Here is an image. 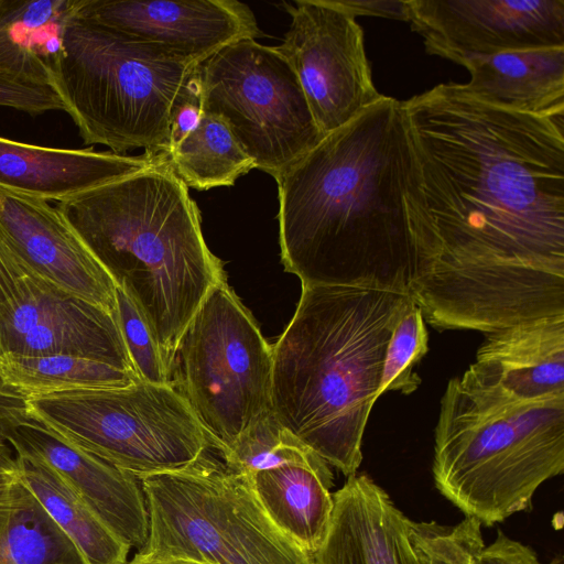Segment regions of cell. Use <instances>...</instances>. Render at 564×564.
I'll list each match as a JSON object with an SVG mask.
<instances>
[{
    "instance_id": "obj_1",
    "label": "cell",
    "mask_w": 564,
    "mask_h": 564,
    "mask_svg": "<svg viewBox=\"0 0 564 564\" xmlns=\"http://www.w3.org/2000/svg\"><path fill=\"white\" fill-rule=\"evenodd\" d=\"M402 110L426 219L410 289L424 321L490 334L564 315V112L506 109L456 83Z\"/></svg>"
},
{
    "instance_id": "obj_2",
    "label": "cell",
    "mask_w": 564,
    "mask_h": 564,
    "mask_svg": "<svg viewBox=\"0 0 564 564\" xmlns=\"http://www.w3.org/2000/svg\"><path fill=\"white\" fill-rule=\"evenodd\" d=\"M276 183L281 260L302 286L410 294L426 219L402 101L383 96Z\"/></svg>"
},
{
    "instance_id": "obj_3",
    "label": "cell",
    "mask_w": 564,
    "mask_h": 564,
    "mask_svg": "<svg viewBox=\"0 0 564 564\" xmlns=\"http://www.w3.org/2000/svg\"><path fill=\"white\" fill-rule=\"evenodd\" d=\"M410 294L382 289L302 286L272 346V411L345 476L362 462L386 348Z\"/></svg>"
},
{
    "instance_id": "obj_4",
    "label": "cell",
    "mask_w": 564,
    "mask_h": 564,
    "mask_svg": "<svg viewBox=\"0 0 564 564\" xmlns=\"http://www.w3.org/2000/svg\"><path fill=\"white\" fill-rule=\"evenodd\" d=\"M56 207L139 308L174 376L182 335L226 275L167 153Z\"/></svg>"
},
{
    "instance_id": "obj_5",
    "label": "cell",
    "mask_w": 564,
    "mask_h": 564,
    "mask_svg": "<svg viewBox=\"0 0 564 564\" xmlns=\"http://www.w3.org/2000/svg\"><path fill=\"white\" fill-rule=\"evenodd\" d=\"M564 471V393L519 398L471 369L441 398L432 473L467 518L492 527L528 510Z\"/></svg>"
},
{
    "instance_id": "obj_6",
    "label": "cell",
    "mask_w": 564,
    "mask_h": 564,
    "mask_svg": "<svg viewBox=\"0 0 564 564\" xmlns=\"http://www.w3.org/2000/svg\"><path fill=\"white\" fill-rule=\"evenodd\" d=\"M198 67L76 17L64 31L52 87L84 144L169 153L174 112L199 96Z\"/></svg>"
},
{
    "instance_id": "obj_7",
    "label": "cell",
    "mask_w": 564,
    "mask_h": 564,
    "mask_svg": "<svg viewBox=\"0 0 564 564\" xmlns=\"http://www.w3.org/2000/svg\"><path fill=\"white\" fill-rule=\"evenodd\" d=\"M205 453L185 467L138 478L149 533L132 560L314 564L313 555L271 520L251 480Z\"/></svg>"
},
{
    "instance_id": "obj_8",
    "label": "cell",
    "mask_w": 564,
    "mask_h": 564,
    "mask_svg": "<svg viewBox=\"0 0 564 564\" xmlns=\"http://www.w3.org/2000/svg\"><path fill=\"white\" fill-rule=\"evenodd\" d=\"M20 401L28 417L138 478L185 467L210 446L176 382L138 381Z\"/></svg>"
},
{
    "instance_id": "obj_9",
    "label": "cell",
    "mask_w": 564,
    "mask_h": 564,
    "mask_svg": "<svg viewBox=\"0 0 564 564\" xmlns=\"http://www.w3.org/2000/svg\"><path fill=\"white\" fill-rule=\"evenodd\" d=\"M177 362L174 381L220 454L272 410V346L226 279L186 327Z\"/></svg>"
},
{
    "instance_id": "obj_10",
    "label": "cell",
    "mask_w": 564,
    "mask_h": 564,
    "mask_svg": "<svg viewBox=\"0 0 564 564\" xmlns=\"http://www.w3.org/2000/svg\"><path fill=\"white\" fill-rule=\"evenodd\" d=\"M198 84L202 112L224 120L256 169L275 181L324 138L275 46L231 43L199 64Z\"/></svg>"
},
{
    "instance_id": "obj_11",
    "label": "cell",
    "mask_w": 564,
    "mask_h": 564,
    "mask_svg": "<svg viewBox=\"0 0 564 564\" xmlns=\"http://www.w3.org/2000/svg\"><path fill=\"white\" fill-rule=\"evenodd\" d=\"M291 24L275 46L295 72L325 137L380 100L356 18L333 0L283 3Z\"/></svg>"
},
{
    "instance_id": "obj_12",
    "label": "cell",
    "mask_w": 564,
    "mask_h": 564,
    "mask_svg": "<svg viewBox=\"0 0 564 564\" xmlns=\"http://www.w3.org/2000/svg\"><path fill=\"white\" fill-rule=\"evenodd\" d=\"M3 352L69 355L135 372L117 313L67 294L33 273L18 279L0 304Z\"/></svg>"
},
{
    "instance_id": "obj_13",
    "label": "cell",
    "mask_w": 564,
    "mask_h": 564,
    "mask_svg": "<svg viewBox=\"0 0 564 564\" xmlns=\"http://www.w3.org/2000/svg\"><path fill=\"white\" fill-rule=\"evenodd\" d=\"M429 54L477 56L564 46V0H406Z\"/></svg>"
},
{
    "instance_id": "obj_14",
    "label": "cell",
    "mask_w": 564,
    "mask_h": 564,
    "mask_svg": "<svg viewBox=\"0 0 564 564\" xmlns=\"http://www.w3.org/2000/svg\"><path fill=\"white\" fill-rule=\"evenodd\" d=\"M77 17L198 64L261 35L252 10L237 0H80Z\"/></svg>"
},
{
    "instance_id": "obj_15",
    "label": "cell",
    "mask_w": 564,
    "mask_h": 564,
    "mask_svg": "<svg viewBox=\"0 0 564 564\" xmlns=\"http://www.w3.org/2000/svg\"><path fill=\"white\" fill-rule=\"evenodd\" d=\"M0 440L15 455L43 462L130 547L148 540L149 513L137 476L82 451L28 417L21 405H0Z\"/></svg>"
},
{
    "instance_id": "obj_16",
    "label": "cell",
    "mask_w": 564,
    "mask_h": 564,
    "mask_svg": "<svg viewBox=\"0 0 564 564\" xmlns=\"http://www.w3.org/2000/svg\"><path fill=\"white\" fill-rule=\"evenodd\" d=\"M0 238L33 274L117 313V284L57 207L0 189Z\"/></svg>"
},
{
    "instance_id": "obj_17",
    "label": "cell",
    "mask_w": 564,
    "mask_h": 564,
    "mask_svg": "<svg viewBox=\"0 0 564 564\" xmlns=\"http://www.w3.org/2000/svg\"><path fill=\"white\" fill-rule=\"evenodd\" d=\"M314 564H406L410 519L367 474L347 477Z\"/></svg>"
},
{
    "instance_id": "obj_18",
    "label": "cell",
    "mask_w": 564,
    "mask_h": 564,
    "mask_svg": "<svg viewBox=\"0 0 564 564\" xmlns=\"http://www.w3.org/2000/svg\"><path fill=\"white\" fill-rule=\"evenodd\" d=\"M160 153L127 156L33 145L0 137V189L57 203L151 165Z\"/></svg>"
},
{
    "instance_id": "obj_19",
    "label": "cell",
    "mask_w": 564,
    "mask_h": 564,
    "mask_svg": "<svg viewBox=\"0 0 564 564\" xmlns=\"http://www.w3.org/2000/svg\"><path fill=\"white\" fill-rule=\"evenodd\" d=\"M469 369L519 398L564 393V315L487 334Z\"/></svg>"
},
{
    "instance_id": "obj_20",
    "label": "cell",
    "mask_w": 564,
    "mask_h": 564,
    "mask_svg": "<svg viewBox=\"0 0 564 564\" xmlns=\"http://www.w3.org/2000/svg\"><path fill=\"white\" fill-rule=\"evenodd\" d=\"M463 84L480 100L533 115L564 112V46L477 56L463 65Z\"/></svg>"
},
{
    "instance_id": "obj_21",
    "label": "cell",
    "mask_w": 564,
    "mask_h": 564,
    "mask_svg": "<svg viewBox=\"0 0 564 564\" xmlns=\"http://www.w3.org/2000/svg\"><path fill=\"white\" fill-rule=\"evenodd\" d=\"M80 0H0V75L50 85Z\"/></svg>"
},
{
    "instance_id": "obj_22",
    "label": "cell",
    "mask_w": 564,
    "mask_h": 564,
    "mask_svg": "<svg viewBox=\"0 0 564 564\" xmlns=\"http://www.w3.org/2000/svg\"><path fill=\"white\" fill-rule=\"evenodd\" d=\"M250 480L271 520L305 551L316 552L334 507L328 463L282 465L258 471Z\"/></svg>"
},
{
    "instance_id": "obj_23",
    "label": "cell",
    "mask_w": 564,
    "mask_h": 564,
    "mask_svg": "<svg viewBox=\"0 0 564 564\" xmlns=\"http://www.w3.org/2000/svg\"><path fill=\"white\" fill-rule=\"evenodd\" d=\"M18 474L51 519L74 543L85 564H126L130 545L122 541L51 467L15 455Z\"/></svg>"
},
{
    "instance_id": "obj_24",
    "label": "cell",
    "mask_w": 564,
    "mask_h": 564,
    "mask_svg": "<svg viewBox=\"0 0 564 564\" xmlns=\"http://www.w3.org/2000/svg\"><path fill=\"white\" fill-rule=\"evenodd\" d=\"M141 381L135 372L69 355L0 354V384L15 399L116 389Z\"/></svg>"
},
{
    "instance_id": "obj_25",
    "label": "cell",
    "mask_w": 564,
    "mask_h": 564,
    "mask_svg": "<svg viewBox=\"0 0 564 564\" xmlns=\"http://www.w3.org/2000/svg\"><path fill=\"white\" fill-rule=\"evenodd\" d=\"M167 159L184 184L198 191L231 186L256 169L225 121L205 112Z\"/></svg>"
},
{
    "instance_id": "obj_26",
    "label": "cell",
    "mask_w": 564,
    "mask_h": 564,
    "mask_svg": "<svg viewBox=\"0 0 564 564\" xmlns=\"http://www.w3.org/2000/svg\"><path fill=\"white\" fill-rule=\"evenodd\" d=\"M0 564H85L20 477L13 513L0 534Z\"/></svg>"
},
{
    "instance_id": "obj_27",
    "label": "cell",
    "mask_w": 564,
    "mask_h": 564,
    "mask_svg": "<svg viewBox=\"0 0 564 564\" xmlns=\"http://www.w3.org/2000/svg\"><path fill=\"white\" fill-rule=\"evenodd\" d=\"M225 465L249 479L282 465H316L324 460L269 411L243 431L221 454Z\"/></svg>"
},
{
    "instance_id": "obj_28",
    "label": "cell",
    "mask_w": 564,
    "mask_h": 564,
    "mask_svg": "<svg viewBox=\"0 0 564 564\" xmlns=\"http://www.w3.org/2000/svg\"><path fill=\"white\" fill-rule=\"evenodd\" d=\"M429 334L422 310L409 299L388 341L378 397L387 391L411 394L421 384L414 367L429 350Z\"/></svg>"
},
{
    "instance_id": "obj_29",
    "label": "cell",
    "mask_w": 564,
    "mask_h": 564,
    "mask_svg": "<svg viewBox=\"0 0 564 564\" xmlns=\"http://www.w3.org/2000/svg\"><path fill=\"white\" fill-rule=\"evenodd\" d=\"M481 524L465 517L459 523L410 520V539L421 564H474L485 545Z\"/></svg>"
},
{
    "instance_id": "obj_30",
    "label": "cell",
    "mask_w": 564,
    "mask_h": 564,
    "mask_svg": "<svg viewBox=\"0 0 564 564\" xmlns=\"http://www.w3.org/2000/svg\"><path fill=\"white\" fill-rule=\"evenodd\" d=\"M117 315L122 336L139 379L152 383H172L174 376L139 308L117 286Z\"/></svg>"
},
{
    "instance_id": "obj_31",
    "label": "cell",
    "mask_w": 564,
    "mask_h": 564,
    "mask_svg": "<svg viewBox=\"0 0 564 564\" xmlns=\"http://www.w3.org/2000/svg\"><path fill=\"white\" fill-rule=\"evenodd\" d=\"M0 106L37 116L46 111L63 110L64 104L50 85L20 82L0 75Z\"/></svg>"
},
{
    "instance_id": "obj_32",
    "label": "cell",
    "mask_w": 564,
    "mask_h": 564,
    "mask_svg": "<svg viewBox=\"0 0 564 564\" xmlns=\"http://www.w3.org/2000/svg\"><path fill=\"white\" fill-rule=\"evenodd\" d=\"M474 564H542L529 545L509 538L501 530L496 539L484 545L475 557Z\"/></svg>"
},
{
    "instance_id": "obj_33",
    "label": "cell",
    "mask_w": 564,
    "mask_h": 564,
    "mask_svg": "<svg viewBox=\"0 0 564 564\" xmlns=\"http://www.w3.org/2000/svg\"><path fill=\"white\" fill-rule=\"evenodd\" d=\"M335 4L355 18L370 15L409 21V8L405 0H333Z\"/></svg>"
},
{
    "instance_id": "obj_34",
    "label": "cell",
    "mask_w": 564,
    "mask_h": 564,
    "mask_svg": "<svg viewBox=\"0 0 564 564\" xmlns=\"http://www.w3.org/2000/svg\"><path fill=\"white\" fill-rule=\"evenodd\" d=\"M18 484V468L15 470L0 471V534L8 527L13 513Z\"/></svg>"
},
{
    "instance_id": "obj_35",
    "label": "cell",
    "mask_w": 564,
    "mask_h": 564,
    "mask_svg": "<svg viewBox=\"0 0 564 564\" xmlns=\"http://www.w3.org/2000/svg\"><path fill=\"white\" fill-rule=\"evenodd\" d=\"M18 468L15 456L10 447L0 440V471L15 470Z\"/></svg>"
},
{
    "instance_id": "obj_36",
    "label": "cell",
    "mask_w": 564,
    "mask_h": 564,
    "mask_svg": "<svg viewBox=\"0 0 564 564\" xmlns=\"http://www.w3.org/2000/svg\"><path fill=\"white\" fill-rule=\"evenodd\" d=\"M126 564H207L205 562L192 560V558H185V557H169V558H162V560H155L150 562H137V561H129Z\"/></svg>"
},
{
    "instance_id": "obj_37",
    "label": "cell",
    "mask_w": 564,
    "mask_h": 564,
    "mask_svg": "<svg viewBox=\"0 0 564 564\" xmlns=\"http://www.w3.org/2000/svg\"><path fill=\"white\" fill-rule=\"evenodd\" d=\"M405 561H406V564H421V562L415 553V550L413 547V544L411 542V539L405 549Z\"/></svg>"
},
{
    "instance_id": "obj_38",
    "label": "cell",
    "mask_w": 564,
    "mask_h": 564,
    "mask_svg": "<svg viewBox=\"0 0 564 564\" xmlns=\"http://www.w3.org/2000/svg\"><path fill=\"white\" fill-rule=\"evenodd\" d=\"M547 564H564L563 556L557 555L553 557L552 561H550Z\"/></svg>"
},
{
    "instance_id": "obj_39",
    "label": "cell",
    "mask_w": 564,
    "mask_h": 564,
    "mask_svg": "<svg viewBox=\"0 0 564 564\" xmlns=\"http://www.w3.org/2000/svg\"><path fill=\"white\" fill-rule=\"evenodd\" d=\"M0 397H7V398H12V395L10 393H8L0 384Z\"/></svg>"
},
{
    "instance_id": "obj_40",
    "label": "cell",
    "mask_w": 564,
    "mask_h": 564,
    "mask_svg": "<svg viewBox=\"0 0 564 564\" xmlns=\"http://www.w3.org/2000/svg\"><path fill=\"white\" fill-rule=\"evenodd\" d=\"M3 302V295H2V292L0 290V304Z\"/></svg>"
}]
</instances>
